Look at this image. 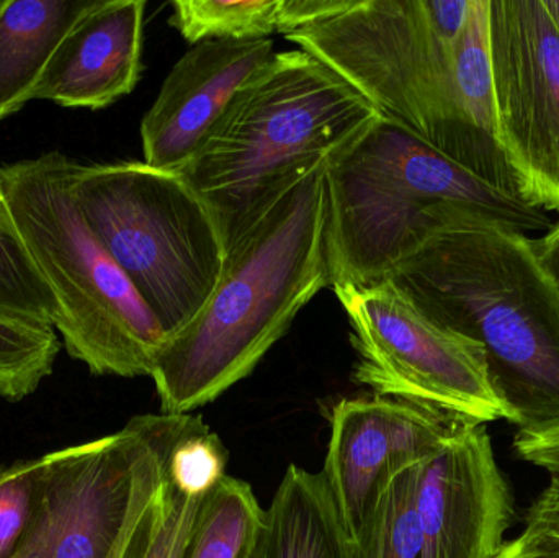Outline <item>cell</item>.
<instances>
[{"mask_svg": "<svg viewBox=\"0 0 559 558\" xmlns=\"http://www.w3.org/2000/svg\"><path fill=\"white\" fill-rule=\"evenodd\" d=\"M423 558H492L514 520V495L486 425L460 419L417 467Z\"/></svg>", "mask_w": 559, "mask_h": 558, "instance_id": "cell-12", "label": "cell"}, {"mask_svg": "<svg viewBox=\"0 0 559 558\" xmlns=\"http://www.w3.org/2000/svg\"><path fill=\"white\" fill-rule=\"evenodd\" d=\"M495 136L519 200L559 213V0H489Z\"/></svg>", "mask_w": 559, "mask_h": 558, "instance_id": "cell-10", "label": "cell"}, {"mask_svg": "<svg viewBox=\"0 0 559 558\" xmlns=\"http://www.w3.org/2000/svg\"><path fill=\"white\" fill-rule=\"evenodd\" d=\"M91 0L0 2V120L33 100L36 85Z\"/></svg>", "mask_w": 559, "mask_h": 558, "instance_id": "cell-16", "label": "cell"}, {"mask_svg": "<svg viewBox=\"0 0 559 558\" xmlns=\"http://www.w3.org/2000/svg\"><path fill=\"white\" fill-rule=\"evenodd\" d=\"M124 550H127V544L120 543L117 547H115L114 553H111L110 558H123Z\"/></svg>", "mask_w": 559, "mask_h": 558, "instance_id": "cell-29", "label": "cell"}, {"mask_svg": "<svg viewBox=\"0 0 559 558\" xmlns=\"http://www.w3.org/2000/svg\"><path fill=\"white\" fill-rule=\"evenodd\" d=\"M0 318L26 327L52 328L58 307L33 264L0 189Z\"/></svg>", "mask_w": 559, "mask_h": 558, "instance_id": "cell-19", "label": "cell"}, {"mask_svg": "<svg viewBox=\"0 0 559 558\" xmlns=\"http://www.w3.org/2000/svg\"><path fill=\"white\" fill-rule=\"evenodd\" d=\"M417 467L401 472L384 491L367 533L357 544L360 558H423L416 511Z\"/></svg>", "mask_w": 559, "mask_h": 558, "instance_id": "cell-21", "label": "cell"}, {"mask_svg": "<svg viewBox=\"0 0 559 558\" xmlns=\"http://www.w3.org/2000/svg\"><path fill=\"white\" fill-rule=\"evenodd\" d=\"M193 419L134 416L115 435L38 459L32 518L12 558H110L136 508L166 482Z\"/></svg>", "mask_w": 559, "mask_h": 558, "instance_id": "cell-8", "label": "cell"}, {"mask_svg": "<svg viewBox=\"0 0 559 558\" xmlns=\"http://www.w3.org/2000/svg\"><path fill=\"white\" fill-rule=\"evenodd\" d=\"M75 170L59 151L0 166L3 200L55 298L69 356L95 376L150 377L166 333L88 226Z\"/></svg>", "mask_w": 559, "mask_h": 558, "instance_id": "cell-5", "label": "cell"}, {"mask_svg": "<svg viewBox=\"0 0 559 558\" xmlns=\"http://www.w3.org/2000/svg\"><path fill=\"white\" fill-rule=\"evenodd\" d=\"M228 458V449L218 435L195 416L174 448L167 477L187 494L206 495L226 477Z\"/></svg>", "mask_w": 559, "mask_h": 558, "instance_id": "cell-22", "label": "cell"}, {"mask_svg": "<svg viewBox=\"0 0 559 558\" xmlns=\"http://www.w3.org/2000/svg\"><path fill=\"white\" fill-rule=\"evenodd\" d=\"M286 187L226 251L209 304L167 337L151 379L167 415H192L254 372L296 314L331 287L325 258V169Z\"/></svg>", "mask_w": 559, "mask_h": 558, "instance_id": "cell-3", "label": "cell"}, {"mask_svg": "<svg viewBox=\"0 0 559 558\" xmlns=\"http://www.w3.org/2000/svg\"><path fill=\"white\" fill-rule=\"evenodd\" d=\"M462 418L390 396L335 403L321 474L355 544L391 482L426 462Z\"/></svg>", "mask_w": 559, "mask_h": 558, "instance_id": "cell-11", "label": "cell"}, {"mask_svg": "<svg viewBox=\"0 0 559 558\" xmlns=\"http://www.w3.org/2000/svg\"><path fill=\"white\" fill-rule=\"evenodd\" d=\"M391 282L485 347L518 429L559 419V285L527 233L472 206H433Z\"/></svg>", "mask_w": 559, "mask_h": 558, "instance_id": "cell-1", "label": "cell"}, {"mask_svg": "<svg viewBox=\"0 0 559 558\" xmlns=\"http://www.w3.org/2000/svg\"><path fill=\"white\" fill-rule=\"evenodd\" d=\"M492 558H559V544L519 536L506 543Z\"/></svg>", "mask_w": 559, "mask_h": 558, "instance_id": "cell-27", "label": "cell"}, {"mask_svg": "<svg viewBox=\"0 0 559 558\" xmlns=\"http://www.w3.org/2000/svg\"><path fill=\"white\" fill-rule=\"evenodd\" d=\"M74 193L166 336L195 320L222 278L226 245L186 174L146 163L78 164Z\"/></svg>", "mask_w": 559, "mask_h": 558, "instance_id": "cell-7", "label": "cell"}, {"mask_svg": "<svg viewBox=\"0 0 559 558\" xmlns=\"http://www.w3.org/2000/svg\"><path fill=\"white\" fill-rule=\"evenodd\" d=\"M61 343L52 328L26 327L0 318V396L20 402L55 369Z\"/></svg>", "mask_w": 559, "mask_h": 558, "instance_id": "cell-20", "label": "cell"}, {"mask_svg": "<svg viewBox=\"0 0 559 558\" xmlns=\"http://www.w3.org/2000/svg\"><path fill=\"white\" fill-rule=\"evenodd\" d=\"M274 56L271 39H206L167 75L141 121L144 163L182 173L239 88Z\"/></svg>", "mask_w": 559, "mask_h": 558, "instance_id": "cell-13", "label": "cell"}, {"mask_svg": "<svg viewBox=\"0 0 559 558\" xmlns=\"http://www.w3.org/2000/svg\"><path fill=\"white\" fill-rule=\"evenodd\" d=\"M325 258L335 285L377 284L406 256L430 210L472 206L527 233H545L532 209L381 117L325 169Z\"/></svg>", "mask_w": 559, "mask_h": 558, "instance_id": "cell-6", "label": "cell"}, {"mask_svg": "<svg viewBox=\"0 0 559 558\" xmlns=\"http://www.w3.org/2000/svg\"><path fill=\"white\" fill-rule=\"evenodd\" d=\"M210 494H187L166 475L156 530L144 558H183Z\"/></svg>", "mask_w": 559, "mask_h": 558, "instance_id": "cell-23", "label": "cell"}, {"mask_svg": "<svg viewBox=\"0 0 559 558\" xmlns=\"http://www.w3.org/2000/svg\"><path fill=\"white\" fill-rule=\"evenodd\" d=\"M535 252L544 262L545 268L551 272L559 285V219L538 238H532Z\"/></svg>", "mask_w": 559, "mask_h": 558, "instance_id": "cell-28", "label": "cell"}, {"mask_svg": "<svg viewBox=\"0 0 559 558\" xmlns=\"http://www.w3.org/2000/svg\"><path fill=\"white\" fill-rule=\"evenodd\" d=\"M358 363L354 380L373 395L430 406L466 422H508L514 412L496 389L485 347L420 310L390 278L332 287Z\"/></svg>", "mask_w": 559, "mask_h": 558, "instance_id": "cell-9", "label": "cell"}, {"mask_svg": "<svg viewBox=\"0 0 559 558\" xmlns=\"http://www.w3.org/2000/svg\"><path fill=\"white\" fill-rule=\"evenodd\" d=\"M381 117L314 56L274 52L182 173L215 213L228 251L286 187L332 163Z\"/></svg>", "mask_w": 559, "mask_h": 558, "instance_id": "cell-4", "label": "cell"}, {"mask_svg": "<svg viewBox=\"0 0 559 558\" xmlns=\"http://www.w3.org/2000/svg\"><path fill=\"white\" fill-rule=\"evenodd\" d=\"M267 510L241 478L223 477L203 504L183 558H261Z\"/></svg>", "mask_w": 559, "mask_h": 558, "instance_id": "cell-17", "label": "cell"}, {"mask_svg": "<svg viewBox=\"0 0 559 558\" xmlns=\"http://www.w3.org/2000/svg\"><path fill=\"white\" fill-rule=\"evenodd\" d=\"M522 536L559 544V478H551L532 504Z\"/></svg>", "mask_w": 559, "mask_h": 558, "instance_id": "cell-26", "label": "cell"}, {"mask_svg": "<svg viewBox=\"0 0 559 558\" xmlns=\"http://www.w3.org/2000/svg\"><path fill=\"white\" fill-rule=\"evenodd\" d=\"M261 558H360L321 472L288 465L267 508Z\"/></svg>", "mask_w": 559, "mask_h": 558, "instance_id": "cell-15", "label": "cell"}, {"mask_svg": "<svg viewBox=\"0 0 559 558\" xmlns=\"http://www.w3.org/2000/svg\"><path fill=\"white\" fill-rule=\"evenodd\" d=\"M283 0H176L169 23L190 43L265 39L282 28Z\"/></svg>", "mask_w": 559, "mask_h": 558, "instance_id": "cell-18", "label": "cell"}, {"mask_svg": "<svg viewBox=\"0 0 559 558\" xmlns=\"http://www.w3.org/2000/svg\"><path fill=\"white\" fill-rule=\"evenodd\" d=\"M469 5L472 0H354L285 38L384 118L518 197L496 143L488 56L462 36Z\"/></svg>", "mask_w": 559, "mask_h": 558, "instance_id": "cell-2", "label": "cell"}, {"mask_svg": "<svg viewBox=\"0 0 559 558\" xmlns=\"http://www.w3.org/2000/svg\"><path fill=\"white\" fill-rule=\"evenodd\" d=\"M36 461L0 467V558H12L32 518Z\"/></svg>", "mask_w": 559, "mask_h": 558, "instance_id": "cell-24", "label": "cell"}, {"mask_svg": "<svg viewBox=\"0 0 559 558\" xmlns=\"http://www.w3.org/2000/svg\"><path fill=\"white\" fill-rule=\"evenodd\" d=\"M512 446L519 459L559 478V419L518 429Z\"/></svg>", "mask_w": 559, "mask_h": 558, "instance_id": "cell-25", "label": "cell"}, {"mask_svg": "<svg viewBox=\"0 0 559 558\" xmlns=\"http://www.w3.org/2000/svg\"><path fill=\"white\" fill-rule=\"evenodd\" d=\"M144 0H91L52 52L33 100L100 110L141 78Z\"/></svg>", "mask_w": 559, "mask_h": 558, "instance_id": "cell-14", "label": "cell"}]
</instances>
